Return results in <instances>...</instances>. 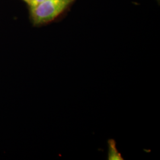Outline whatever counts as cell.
<instances>
[{"label": "cell", "mask_w": 160, "mask_h": 160, "mask_svg": "<svg viewBox=\"0 0 160 160\" xmlns=\"http://www.w3.org/2000/svg\"><path fill=\"white\" fill-rule=\"evenodd\" d=\"M108 160H123V158L120 152L116 148V141L113 139L108 140Z\"/></svg>", "instance_id": "2"}, {"label": "cell", "mask_w": 160, "mask_h": 160, "mask_svg": "<svg viewBox=\"0 0 160 160\" xmlns=\"http://www.w3.org/2000/svg\"><path fill=\"white\" fill-rule=\"evenodd\" d=\"M74 0H45L30 7L34 25L49 23L61 14Z\"/></svg>", "instance_id": "1"}, {"label": "cell", "mask_w": 160, "mask_h": 160, "mask_svg": "<svg viewBox=\"0 0 160 160\" xmlns=\"http://www.w3.org/2000/svg\"><path fill=\"white\" fill-rule=\"evenodd\" d=\"M24 1H25L27 4H28L29 5V4H30V0H23Z\"/></svg>", "instance_id": "4"}, {"label": "cell", "mask_w": 160, "mask_h": 160, "mask_svg": "<svg viewBox=\"0 0 160 160\" xmlns=\"http://www.w3.org/2000/svg\"><path fill=\"white\" fill-rule=\"evenodd\" d=\"M44 1H45V0H30L29 6L30 7H34V6L39 4L40 2Z\"/></svg>", "instance_id": "3"}]
</instances>
